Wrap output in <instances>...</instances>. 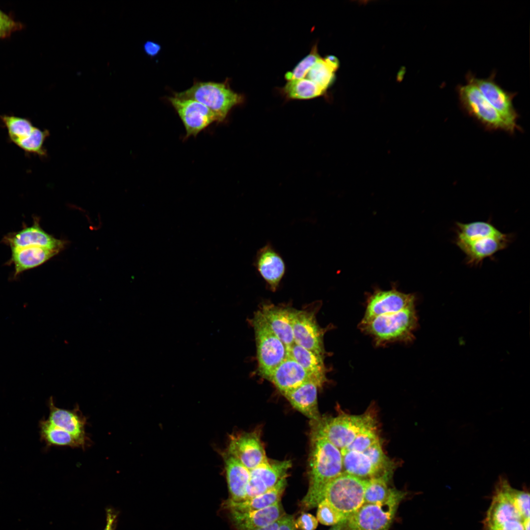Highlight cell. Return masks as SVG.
<instances>
[{
  "mask_svg": "<svg viewBox=\"0 0 530 530\" xmlns=\"http://www.w3.org/2000/svg\"><path fill=\"white\" fill-rule=\"evenodd\" d=\"M483 530H530V494L499 477L483 520Z\"/></svg>",
  "mask_w": 530,
  "mask_h": 530,
  "instance_id": "obj_1",
  "label": "cell"
},
{
  "mask_svg": "<svg viewBox=\"0 0 530 530\" xmlns=\"http://www.w3.org/2000/svg\"><path fill=\"white\" fill-rule=\"evenodd\" d=\"M309 488L301 501L305 508L317 506L326 485L344 473L341 450L323 437L311 435Z\"/></svg>",
  "mask_w": 530,
  "mask_h": 530,
  "instance_id": "obj_2",
  "label": "cell"
},
{
  "mask_svg": "<svg viewBox=\"0 0 530 530\" xmlns=\"http://www.w3.org/2000/svg\"><path fill=\"white\" fill-rule=\"evenodd\" d=\"M512 239V236L490 222L479 221L465 224L455 243L465 254L467 264L477 265L506 248Z\"/></svg>",
  "mask_w": 530,
  "mask_h": 530,
  "instance_id": "obj_3",
  "label": "cell"
},
{
  "mask_svg": "<svg viewBox=\"0 0 530 530\" xmlns=\"http://www.w3.org/2000/svg\"><path fill=\"white\" fill-rule=\"evenodd\" d=\"M311 435L323 437L341 450L345 449L361 432L376 427L370 414H342L335 417H321L310 421Z\"/></svg>",
  "mask_w": 530,
  "mask_h": 530,
  "instance_id": "obj_4",
  "label": "cell"
},
{
  "mask_svg": "<svg viewBox=\"0 0 530 530\" xmlns=\"http://www.w3.org/2000/svg\"><path fill=\"white\" fill-rule=\"evenodd\" d=\"M417 324L415 306L398 312L378 316L361 321V330L371 337L376 344L395 342H409L414 338Z\"/></svg>",
  "mask_w": 530,
  "mask_h": 530,
  "instance_id": "obj_5",
  "label": "cell"
},
{
  "mask_svg": "<svg viewBox=\"0 0 530 530\" xmlns=\"http://www.w3.org/2000/svg\"><path fill=\"white\" fill-rule=\"evenodd\" d=\"M173 95L204 105L215 115L218 123L223 122L232 108L244 101L242 94L231 88L228 80L222 82L196 81L188 89Z\"/></svg>",
  "mask_w": 530,
  "mask_h": 530,
  "instance_id": "obj_6",
  "label": "cell"
},
{
  "mask_svg": "<svg viewBox=\"0 0 530 530\" xmlns=\"http://www.w3.org/2000/svg\"><path fill=\"white\" fill-rule=\"evenodd\" d=\"M405 495L404 492L394 488L384 502L364 503L338 525L342 530H389Z\"/></svg>",
  "mask_w": 530,
  "mask_h": 530,
  "instance_id": "obj_7",
  "label": "cell"
},
{
  "mask_svg": "<svg viewBox=\"0 0 530 530\" xmlns=\"http://www.w3.org/2000/svg\"><path fill=\"white\" fill-rule=\"evenodd\" d=\"M341 451L344 473L364 480L393 474L394 464L384 452L380 442L362 452Z\"/></svg>",
  "mask_w": 530,
  "mask_h": 530,
  "instance_id": "obj_8",
  "label": "cell"
},
{
  "mask_svg": "<svg viewBox=\"0 0 530 530\" xmlns=\"http://www.w3.org/2000/svg\"><path fill=\"white\" fill-rule=\"evenodd\" d=\"M366 484L367 480L344 473L326 485L322 499L346 519L364 504Z\"/></svg>",
  "mask_w": 530,
  "mask_h": 530,
  "instance_id": "obj_9",
  "label": "cell"
},
{
  "mask_svg": "<svg viewBox=\"0 0 530 530\" xmlns=\"http://www.w3.org/2000/svg\"><path fill=\"white\" fill-rule=\"evenodd\" d=\"M252 324L255 331L258 370L260 374L266 378L287 356V348L271 330L259 311L255 314Z\"/></svg>",
  "mask_w": 530,
  "mask_h": 530,
  "instance_id": "obj_10",
  "label": "cell"
},
{
  "mask_svg": "<svg viewBox=\"0 0 530 530\" xmlns=\"http://www.w3.org/2000/svg\"><path fill=\"white\" fill-rule=\"evenodd\" d=\"M466 80L465 84H460L456 87L460 105L463 110L487 130L504 131L510 133L504 120L486 100L477 85Z\"/></svg>",
  "mask_w": 530,
  "mask_h": 530,
  "instance_id": "obj_11",
  "label": "cell"
},
{
  "mask_svg": "<svg viewBox=\"0 0 530 530\" xmlns=\"http://www.w3.org/2000/svg\"><path fill=\"white\" fill-rule=\"evenodd\" d=\"M495 76L494 72L487 78H478L468 73L466 79L477 85L486 100L504 120L510 133H513L519 130L517 124L519 116L513 104L516 93L504 89L496 81Z\"/></svg>",
  "mask_w": 530,
  "mask_h": 530,
  "instance_id": "obj_12",
  "label": "cell"
},
{
  "mask_svg": "<svg viewBox=\"0 0 530 530\" xmlns=\"http://www.w3.org/2000/svg\"><path fill=\"white\" fill-rule=\"evenodd\" d=\"M168 100L184 124L185 138L195 137L212 123L218 122L215 115L197 101L174 95L168 98Z\"/></svg>",
  "mask_w": 530,
  "mask_h": 530,
  "instance_id": "obj_13",
  "label": "cell"
},
{
  "mask_svg": "<svg viewBox=\"0 0 530 530\" xmlns=\"http://www.w3.org/2000/svg\"><path fill=\"white\" fill-rule=\"evenodd\" d=\"M415 302L414 295L400 292L395 286L389 290L376 289L367 298L366 311L361 321L415 306Z\"/></svg>",
  "mask_w": 530,
  "mask_h": 530,
  "instance_id": "obj_14",
  "label": "cell"
},
{
  "mask_svg": "<svg viewBox=\"0 0 530 530\" xmlns=\"http://www.w3.org/2000/svg\"><path fill=\"white\" fill-rule=\"evenodd\" d=\"M292 325L294 344L323 356L324 332L314 313L306 309H292Z\"/></svg>",
  "mask_w": 530,
  "mask_h": 530,
  "instance_id": "obj_15",
  "label": "cell"
},
{
  "mask_svg": "<svg viewBox=\"0 0 530 530\" xmlns=\"http://www.w3.org/2000/svg\"><path fill=\"white\" fill-rule=\"evenodd\" d=\"M291 467L290 460L274 461L267 458L250 470L245 500L264 494L272 489L282 478L287 477L288 472Z\"/></svg>",
  "mask_w": 530,
  "mask_h": 530,
  "instance_id": "obj_16",
  "label": "cell"
},
{
  "mask_svg": "<svg viewBox=\"0 0 530 530\" xmlns=\"http://www.w3.org/2000/svg\"><path fill=\"white\" fill-rule=\"evenodd\" d=\"M227 453L249 470L267 459L260 432L256 430L232 436Z\"/></svg>",
  "mask_w": 530,
  "mask_h": 530,
  "instance_id": "obj_17",
  "label": "cell"
},
{
  "mask_svg": "<svg viewBox=\"0 0 530 530\" xmlns=\"http://www.w3.org/2000/svg\"><path fill=\"white\" fill-rule=\"evenodd\" d=\"M3 242L11 249L29 246H39L59 252L62 250L67 241L54 238L42 229L39 219L35 217L33 224L16 232L4 237Z\"/></svg>",
  "mask_w": 530,
  "mask_h": 530,
  "instance_id": "obj_18",
  "label": "cell"
},
{
  "mask_svg": "<svg viewBox=\"0 0 530 530\" xmlns=\"http://www.w3.org/2000/svg\"><path fill=\"white\" fill-rule=\"evenodd\" d=\"M266 379L270 381L282 394L310 380H317L323 384L324 383L307 371L288 355Z\"/></svg>",
  "mask_w": 530,
  "mask_h": 530,
  "instance_id": "obj_19",
  "label": "cell"
},
{
  "mask_svg": "<svg viewBox=\"0 0 530 530\" xmlns=\"http://www.w3.org/2000/svg\"><path fill=\"white\" fill-rule=\"evenodd\" d=\"M50 413L47 419L53 424L67 431L87 446L89 439L85 431L86 418L77 405L72 410L57 407L52 397L48 403Z\"/></svg>",
  "mask_w": 530,
  "mask_h": 530,
  "instance_id": "obj_20",
  "label": "cell"
},
{
  "mask_svg": "<svg viewBox=\"0 0 530 530\" xmlns=\"http://www.w3.org/2000/svg\"><path fill=\"white\" fill-rule=\"evenodd\" d=\"M323 384L318 380H310L282 395L297 411L311 421L317 420L320 417L318 402V390Z\"/></svg>",
  "mask_w": 530,
  "mask_h": 530,
  "instance_id": "obj_21",
  "label": "cell"
},
{
  "mask_svg": "<svg viewBox=\"0 0 530 530\" xmlns=\"http://www.w3.org/2000/svg\"><path fill=\"white\" fill-rule=\"evenodd\" d=\"M254 265L269 288L275 291L285 274L286 267L282 257L270 243L257 251Z\"/></svg>",
  "mask_w": 530,
  "mask_h": 530,
  "instance_id": "obj_22",
  "label": "cell"
},
{
  "mask_svg": "<svg viewBox=\"0 0 530 530\" xmlns=\"http://www.w3.org/2000/svg\"><path fill=\"white\" fill-rule=\"evenodd\" d=\"M292 311L289 307L272 304H264L259 310L269 328L287 348L294 343Z\"/></svg>",
  "mask_w": 530,
  "mask_h": 530,
  "instance_id": "obj_23",
  "label": "cell"
},
{
  "mask_svg": "<svg viewBox=\"0 0 530 530\" xmlns=\"http://www.w3.org/2000/svg\"><path fill=\"white\" fill-rule=\"evenodd\" d=\"M0 118L9 140L20 149L26 152L35 145L41 130L35 127L29 119L13 115H2Z\"/></svg>",
  "mask_w": 530,
  "mask_h": 530,
  "instance_id": "obj_24",
  "label": "cell"
},
{
  "mask_svg": "<svg viewBox=\"0 0 530 530\" xmlns=\"http://www.w3.org/2000/svg\"><path fill=\"white\" fill-rule=\"evenodd\" d=\"M238 530H254L269 525L285 515L280 502L258 510L247 512H230Z\"/></svg>",
  "mask_w": 530,
  "mask_h": 530,
  "instance_id": "obj_25",
  "label": "cell"
},
{
  "mask_svg": "<svg viewBox=\"0 0 530 530\" xmlns=\"http://www.w3.org/2000/svg\"><path fill=\"white\" fill-rule=\"evenodd\" d=\"M11 250L10 263L14 266V277L27 270L36 267L59 252L39 246H29Z\"/></svg>",
  "mask_w": 530,
  "mask_h": 530,
  "instance_id": "obj_26",
  "label": "cell"
},
{
  "mask_svg": "<svg viewBox=\"0 0 530 530\" xmlns=\"http://www.w3.org/2000/svg\"><path fill=\"white\" fill-rule=\"evenodd\" d=\"M227 480L230 498L228 501L239 502L246 499V487L250 470L239 461L227 453L224 458Z\"/></svg>",
  "mask_w": 530,
  "mask_h": 530,
  "instance_id": "obj_27",
  "label": "cell"
},
{
  "mask_svg": "<svg viewBox=\"0 0 530 530\" xmlns=\"http://www.w3.org/2000/svg\"><path fill=\"white\" fill-rule=\"evenodd\" d=\"M287 477L282 478L274 487L264 494L239 502L227 501L226 506L230 512H243L264 508L280 502L287 485Z\"/></svg>",
  "mask_w": 530,
  "mask_h": 530,
  "instance_id": "obj_28",
  "label": "cell"
},
{
  "mask_svg": "<svg viewBox=\"0 0 530 530\" xmlns=\"http://www.w3.org/2000/svg\"><path fill=\"white\" fill-rule=\"evenodd\" d=\"M288 355L295 360L307 371L325 382L326 368L323 356L295 344L287 348Z\"/></svg>",
  "mask_w": 530,
  "mask_h": 530,
  "instance_id": "obj_29",
  "label": "cell"
},
{
  "mask_svg": "<svg viewBox=\"0 0 530 530\" xmlns=\"http://www.w3.org/2000/svg\"><path fill=\"white\" fill-rule=\"evenodd\" d=\"M41 439L48 446L69 447L84 449L86 446L73 435L53 424L48 419L40 421Z\"/></svg>",
  "mask_w": 530,
  "mask_h": 530,
  "instance_id": "obj_30",
  "label": "cell"
},
{
  "mask_svg": "<svg viewBox=\"0 0 530 530\" xmlns=\"http://www.w3.org/2000/svg\"><path fill=\"white\" fill-rule=\"evenodd\" d=\"M282 91L287 98L297 100L315 98L326 92L306 78L288 81Z\"/></svg>",
  "mask_w": 530,
  "mask_h": 530,
  "instance_id": "obj_31",
  "label": "cell"
},
{
  "mask_svg": "<svg viewBox=\"0 0 530 530\" xmlns=\"http://www.w3.org/2000/svg\"><path fill=\"white\" fill-rule=\"evenodd\" d=\"M390 478L388 476H381L367 480L364 503L378 504L385 501L394 489L389 486Z\"/></svg>",
  "mask_w": 530,
  "mask_h": 530,
  "instance_id": "obj_32",
  "label": "cell"
},
{
  "mask_svg": "<svg viewBox=\"0 0 530 530\" xmlns=\"http://www.w3.org/2000/svg\"><path fill=\"white\" fill-rule=\"evenodd\" d=\"M338 69L325 58L320 57L308 71L305 78L324 91L333 82L335 72Z\"/></svg>",
  "mask_w": 530,
  "mask_h": 530,
  "instance_id": "obj_33",
  "label": "cell"
},
{
  "mask_svg": "<svg viewBox=\"0 0 530 530\" xmlns=\"http://www.w3.org/2000/svg\"><path fill=\"white\" fill-rule=\"evenodd\" d=\"M317 44L314 45L310 53L302 59L291 71L285 75L287 81L305 78L308 71L320 58Z\"/></svg>",
  "mask_w": 530,
  "mask_h": 530,
  "instance_id": "obj_34",
  "label": "cell"
},
{
  "mask_svg": "<svg viewBox=\"0 0 530 530\" xmlns=\"http://www.w3.org/2000/svg\"><path fill=\"white\" fill-rule=\"evenodd\" d=\"M317 506V519L321 524L336 526L346 520L344 515L334 508L325 499H323Z\"/></svg>",
  "mask_w": 530,
  "mask_h": 530,
  "instance_id": "obj_35",
  "label": "cell"
},
{
  "mask_svg": "<svg viewBox=\"0 0 530 530\" xmlns=\"http://www.w3.org/2000/svg\"><path fill=\"white\" fill-rule=\"evenodd\" d=\"M379 442L376 427H375L358 434L349 445L341 451L362 452Z\"/></svg>",
  "mask_w": 530,
  "mask_h": 530,
  "instance_id": "obj_36",
  "label": "cell"
},
{
  "mask_svg": "<svg viewBox=\"0 0 530 530\" xmlns=\"http://www.w3.org/2000/svg\"><path fill=\"white\" fill-rule=\"evenodd\" d=\"M22 25L0 10V34L4 38L20 29Z\"/></svg>",
  "mask_w": 530,
  "mask_h": 530,
  "instance_id": "obj_37",
  "label": "cell"
},
{
  "mask_svg": "<svg viewBox=\"0 0 530 530\" xmlns=\"http://www.w3.org/2000/svg\"><path fill=\"white\" fill-rule=\"evenodd\" d=\"M295 529L299 530H315L318 525V521L314 516L308 513H302L294 521Z\"/></svg>",
  "mask_w": 530,
  "mask_h": 530,
  "instance_id": "obj_38",
  "label": "cell"
},
{
  "mask_svg": "<svg viewBox=\"0 0 530 530\" xmlns=\"http://www.w3.org/2000/svg\"><path fill=\"white\" fill-rule=\"evenodd\" d=\"M294 521L292 516L285 514L282 517L277 530H296Z\"/></svg>",
  "mask_w": 530,
  "mask_h": 530,
  "instance_id": "obj_39",
  "label": "cell"
},
{
  "mask_svg": "<svg viewBox=\"0 0 530 530\" xmlns=\"http://www.w3.org/2000/svg\"><path fill=\"white\" fill-rule=\"evenodd\" d=\"M160 46L154 42L147 41L144 45V50L147 54L154 56L158 54L160 50Z\"/></svg>",
  "mask_w": 530,
  "mask_h": 530,
  "instance_id": "obj_40",
  "label": "cell"
},
{
  "mask_svg": "<svg viewBox=\"0 0 530 530\" xmlns=\"http://www.w3.org/2000/svg\"><path fill=\"white\" fill-rule=\"evenodd\" d=\"M106 518V525L104 530H113L115 515L111 511L108 510L107 513Z\"/></svg>",
  "mask_w": 530,
  "mask_h": 530,
  "instance_id": "obj_41",
  "label": "cell"
},
{
  "mask_svg": "<svg viewBox=\"0 0 530 530\" xmlns=\"http://www.w3.org/2000/svg\"><path fill=\"white\" fill-rule=\"evenodd\" d=\"M282 518L269 525L254 530H277L281 523Z\"/></svg>",
  "mask_w": 530,
  "mask_h": 530,
  "instance_id": "obj_42",
  "label": "cell"
},
{
  "mask_svg": "<svg viewBox=\"0 0 530 530\" xmlns=\"http://www.w3.org/2000/svg\"><path fill=\"white\" fill-rule=\"evenodd\" d=\"M335 527L330 530H342L339 525H337L335 526Z\"/></svg>",
  "mask_w": 530,
  "mask_h": 530,
  "instance_id": "obj_43",
  "label": "cell"
},
{
  "mask_svg": "<svg viewBox=\"0 0 530 530\" xmlns=\"http://www.w3.org/2000/svg\"><path fill=\"white\" fill-rule=\"evenodd\" d=\"M3 38V37L2 36V35L1 34H0V38Z\"/></svg>",
  "mask_w": 530,
  "mask_h": 530,
  "instance_id": "obj_44",
  "label": "cell"
}]
</instances>
